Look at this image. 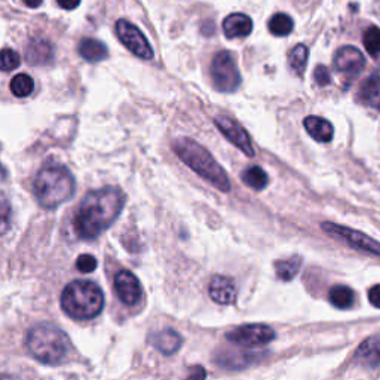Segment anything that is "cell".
Instances as JSON below:
<instances>
[{
	"label": "cell",
	"instance_id": "cell-35",
	"mask_svg": "<svg viewBox=\"0 0 380 380\" xmlns=\"http://www.w3.org/2000/svg\"><path fill=\"white\" fill-rule=\"evenodd\" d=\"M22 2L27 6H30V8H37V6L42 5L43 0H22Z\"/></svg>",
	"mask_w": 380,
	"mask_h": 380
},
{
	"label": "cell",
	"instance_id": "cell-24",
	"mask_svg": "<svg viewBox=\"0 0 380 380\" xmlns=\"http://www.w3.org/2000/svg\"><path fill=\"white\" fill-rule=\"evenodd\" d=\"M33 90H34V82L29 74L20 73L11 81V91L15 97H20V98L29 97L33 93Z\"/></svg>",
	"mask_w": 380,
	"mask_h": 380
},
{
	"label": "cell",
	"instance_id": "cell-7",
	"mask_svg": "<svg viewBox=\"0 0 380 380\" xmlns=\"http://www.w3.org/2000/svg\"><path fill=\"white\" fill-rule=\"evenodd\" d=\"M321 227L325 233L334 236L336 239L344 240V243H346L349 247L361 250L364 252H369V255H373L376 257H380V243H377V240H374L370 236H367L365 233L353 231L346 226L330 223V222H324Z\"/></svg>",
	"mask_w": 380,
	"mask_h": 380
},
{
	"label": "cell",
	"instance_id": "cell-33",
	"mask_svg": "<svg viewBox=\"0 0 380 380\" xmlns=\"http://www.w3.org/2000/svg\"><path fill=\"white\" fill-rule=\"evenodd\" d=\"M58 5L62 8V9H67V11H72V9H76L79 6L81 0H57Z\"/></svg>",
	"mask_w": 380,
	"mask_h": 380
},
{
	"label": "cell",
	"instance_id": "cell-29",
	"mask_svg": "<svg viewBox=\"0 0 380 380\" xmlns=\"http://www.w3.org/2000/svg\"><path fill=\"white\" fill-rule=\"evenodd\" d=\"M11 204L8 198L0 192V236L5 235L9 231L11 226Z\"/></svg>",
	"mask_w": 380,
	"mask_h": 380
},
{
	"label": "cell",
	"instance_id": "cell-21",
	"mask_svg": "<svg viewBox=\"0 0 380 380\" xmlns=\"http://www.w3.org/2000/svg\"><path fill=\"white\" fill-rule=\"evenodd\" d=\"M301 268V257L293 256L285 260H278L275 263V271L280 280L283 281H291L299 273Z\"/></svg>",
	"mask_w": 380,
	"mask_h": 380
},
{
	"label": "cell",
	"instance_id": "cell-5",
	"mask_svg": "<svg viewBox=\"0 0 380 380\" xmlns=\"http://www.w3.org/2000/svg\"><path fill=\"white\" fill-rule=\"evenodd\" d=\"M69 337L58 327L39 324L33 327L27 336V349L43 364L57 365L65 361L69 351Z\"/></svg>",
	"mask_w": 380,
	"mask_h": 380
},
{
	"label": "cell",
	"instance_id": "cell-13",
	"mask_svg": "<svg viewBox=\"0 0 380 380\" xmlns=\"http://www.w3.org/2000/svg\"><path fill=\"white\" fill-rule=\"evenodd\" d=\"M210 296L215 303H220V305H231L235 301L238 290L236 284L232 278L217 275L214 276L210 283Z\"/></svg>",
	"mask_w": 380,
	"mask_h": 380
},
{
	"label": "cell",
	"instance_id": "cell-14",
	"mask_svg": "<svg viewBox=\"0 0 380 380\" xmlns=\"http://www.w3.org/2000/svg\"><path fill=\"white\" fill-rule=\"evenodd\" d=\"M25 60L32 66H43L53 61L54 48L46 39L42 37H34L27 46H25Z\"/></svg>",
	"mask_w": 380,
	"mask_h": 380
},
{
	"label": "cell",
	"instance_id": "cell-4",
	"mask_svg": "<svg viewBox=\"0 0 380 380\" xmlns=\"http://www.w3.org/2000/svg\"><path fill=\"white\" fill-rule=\"evenodd\" d=\"M61 306L73 320H93L103 311V291L91 281H73L62 291Z\"/></svg>",
	"mask_w": 380,
	"mask_h": 380
},
{
	"label": "cell",
	"instance_id": "cell-8",
	"mask_svg": "<svg viewBox=\"0 0 380 380\" xmlns=\"http://www.w3.org/2000/svg\"><path fill=\"white\" fill-rule=\"evenodd\" d=\"M276 337L275 332L269 325L263 324H250L238 327L235 330L226 334V339L231 341L232 345L240 348H259L271 344Z\"/></svg>",
	"mask_w": 380,
	"mask_h": 380
},
{
	"label": "cell",
	"instance_id": "cell-27",
	"mask_svg": "<svg viewBox=\"0 0 380 380\" xmlns=\"http://www.w3.org/2000/svg\"><path fill=\"white\" fill-rule=\"evenodd\" d=\"M308 57H309L308 48L305 45H297L293 50H291L290 57H288V62H290L291 69H293L296 73L301 74L303 72H305Z\"/></svg>",
	"mask_w": 380,
	"mask_h": 380
},
{
	"label": "cell",
	"instance_id": "cell-17",
	"mask_svg": "<svg viewBox=\"0 0 380 380\" xmlns=\"http://www.w3.org/2000/svg\"><path fill=\"white\" fill-rule=\"evenodd\" d=\"M358 98L365 106L380 110V69L370 74L361 85Z\"/></svg>",
	"mask_w": 380,
	"mask_h": 380
},
{
	"label": "cell",
	"instance_id": "cell-11",
	"mask_svg": "<svg viewBox=\"0 0 380 380\" xmlns=\"http://www.w3.org/2000/svg\"><path fill=\"white\" fill-rule=\"evenodd\" d=\"M334 67L345 76H357L365 67V58L361 50L353 46L340 48L334 55Z\"/></svg>",
	"mask_w": 380,
	"mask_h": 380
},
{
	"label": "cell",
	"instance_id": "cell-18",
	"mask_svg": "<svg viewBox=\"0 0 380 380\" xmlns=\"http://www.w3.org/2000/svg\"><path fill=\"white\" fill-rule=\"evenodd\" d=\"M223 32L227 39L247 37L252 32V21L245 14H232L223 21Z\"/></svg>",
	"mask_w": 380,
	"mask_h": 380
},
{
	"label": "cell",
	"instance_id": "cell-36",
	"mask_svg": "<svg viewBox=\"0 0 380 380\" xmlns=\"http://www.w3.org/2000/svg\"><path fill=\"white\" fill-rule=\"evenodd\" d=\"M0 175H4V168H2V165H0Z\"/></svg>",
	"mask_w": 380,
	"mask_h": 380
},
{
	"label": "cell",
	"instance_id": "cell-16",
	"mask_svg": "<svg viewBox=\"0 0 380 380\" xmlns=\"http://www.w3.org/2000/svg\"><path fill=\"white\" fill-rule=\"evenodd\" d=\"M150 344L154 345L159 352L165 353V355H171V353L177 352L182 346V336L177 333L172 328H165V330L156 332L155 334L150 336Z\"/></svg>",
	"mask_w": 380,
	"mask_h": 380
},
{
	"label": "cell",
	"instance_id": "cell-10",
	"mask_svg": "<svg viewBox=\"0 0 380 380\" xmlns=\"http://www.w3.org/2000/svg\"><path fill=\"white\" fill-rule=\"evenodd\" d=\"M215 125L222 131V134L229 140L233 146H236L244 155L248 158L255 156V149H252L251 138L248 133L244 130V126L238 123L235 119H231L227 116H219L215 118Z\"/></svg>",
	"mask_w": 380,
	"mask_h": 380
},
{
	"label": "cell",
	"instance_id": "cell-3",
	"mask_svg": "<svg viewBox=\"0 0 380 380\" xmlns=\"http://www.w3.org/2000/svg\"><path fill=\"white\" fill-rule=\"evenodd\" d=\"M34 195L43 208L53 210L65 204L74 194V179L62 165H46L34 179Z\"/></svg>",
	"mask_w": 380,
	"mask_h": 380
},
{
	"label": "cell",
	"instance_id": "cell-2",
	"mask_svg": "<svg viewBox=\"0 0 380 380\" xmlns=\"http://www.w3.org/2000/svg\"><path fill=\"white\" fill-rule=\"evenodd\" d=\"M172 149L175 155L179 156L190 170H194L202 179L210 182L215 189L222 190V192H229L231 182L227 179V174L204 146H201L199 143L192 140V138L180 137L174 140Z\"/></svg>",
	"mask_w": 380,
	"mask_h": 380
},
{
	"label": "cell",
	"instance_id": "cell-6",
	"mask_svg": "<svg viewBox=\"0 0 380 380\" xmlns=\"http://www.w3.org/2000/svg\"><path fill=\"white\" fill-rule=\"evenodd\" d=\"M211 78L214 86L222 93H233L240 85V74L235 58L227 50L215 54L211 62Z\"/></svg>",
	"mask_w": 380,
	"mask_h": 380
},
{
	"label": "cell",
	"instance_id": "cell-32",
	"mask_svg": "<svg viewBox=\"0 0 380 380\" xmlns=\"http://www.w3.org/2000/svg\"><path fill=\"white\" fill-rule=\"evenodd\" d=\"M369 300L374 308L380 309V285H374L369 291Z\"/></svg>",
	"mask_w": 380,
	"mask_h": 380
},
{
	"label": "cell",
	"instance_id": "cell-31",
	"mask_svg": "<svg viewBox=\"0 0 380 380\" xmlns=\"http://www.w3.org/2000/svg\"><path fill=\"white\" fill-rule=\"evenodd\" d=\"M313 76H315L316 83H318L320 86H325V85L330 83V81H332L330 72H328V69L325 66H318V67H316Z\"/></svg>",
	"mask_w": 380,
	"mask_h": 380
},
{
	"label": "cell",
	"instance_id": "cell-9",
	"mask_svg": "<svg viewBox=\"0 0 380 380\" xmlns=\"http://www.w3.org/2000/svg\"><path fill=\"white\" fill-rule=\"evenodd\" d=\"M116 34L119 41L128 48L135 57L142 60L154 58V49L149 45L144 34L130 21L119 20L116 22Z\"/></svg>",
	"mask_w": 380,
	"mask_h": 380
},
{
	"label": "cell",
	"instance_id": "cell-1",
	"mask_svg": "<svg viewBox=\"0 0 380 380\" xmlns=\"http://www.w3.org/2000/svg\"><path fill=\"white\" fill-rule=\"evenodd\" d=\"M125 205V195L118 187H103L88 194L76 211L74 232L82 239H95L115 222Z\"/></svg>",
	"mask_w": 380,
	"mask_h": 380
},
{
	"label": "cell",
	"instance_id": "cell-30",
	"mask_svg": "<svg viewBox=\"0 0 380 380\" xmlns=\"http://www.w3.org/2000/svg\"><path fill=\"white\" fill-rule=\"evenodd\" d=\"M76 268L82 273H91L97 269V259L91 255H82L76 260Z\"/></svg>",
	"mask_w": 380,
	"mask_h": 380
},
{
	"label": "cell",
	"instance_id": "cell-25",
	"mask_svg": "<svg viewBox=\"0 0 380 380\" xmlns=\"http://www.w3.org/2000/svg\"><path fill=\"white\" fill-rule=\"evenodd\" d=\"M362 42L370 57L374 60H380V29L374 27V25L367 29L362 36Z\"/></svg>",
	"mask_w": 380,
	"mask_h": 380
},
{
	"label": "cell",
	"instance_id": "cell-22",
	"mask_svg": "<svg viewBox=\"0 0 380 380\" xmlns=\"http://www.w3.org/2000/svg\"><path fill=\"white\" fill-rule=\"evenodd\" d=\"M328 297H330L332 305L336 306L337 309H348L353 305V300H355L353 291L346 285L333 287L330 290V293H328Z\"/></svg>",
	"mask_w": 380,
	"mask_h": 380
},
{
	"label": "cell",
	"instance_id": "cell-26",
	"mask_svg": "<svg viewBox=\"0 0 380 380\" xmlns=\"http://www.w3.org/2000/svg\"><path fill=\"white\" fill-rule=\"evenodd\" d=\"M294 22L287 14H275L269 21V32L273 36H287L293 32Z\"/></svg>",
	"mask_w": 380,
	"mask_h": 380
},
{
	"label": "cell",
	"instance_id": "cell-28",
	"mask_svg": "<svg viewBox=\"0 0 380 380\" xmlns=\"http://www.w3.org/2000/svg\"><path fill=\"white\" fill-rule=\"evenodd\" d=\"M20 62H21V58L17 50L11 48H5L0 50V70L2 72L15 70L20 66Z\"/></svg>",
	"mask_w": 380,
	"mask_h": 380
},
{
	"label": "cell",
	"instance_id": "cell-20",
	"mask_svg": "<svg viewBox=\"0 0 380 380\" xmlns=\"http://www.w3.org/2000/svg\"><path fill=\"white\" fill-rule=\"evenodd\" d=\"M79 54L90 62H98L107 58V46L97 39H82L79 43Z\"/></svg>",
	"mask_w": 380,
	"mask_h": 380
},
{
	"label": "cell",
	"instance_id": "cell-19",
	"mask_svg": "<svg viewBox=\"0 0 380 380\" xmlns=\"http://www.w3.org/2000/svg\"><path fill=\"white\" fill-rule=\"evenodd\" d=\"M308 134L313 140L320 143H330L333 138V126L332 123L320 118V116H308L303 122Z\"/></svg>",
	"mask_w": 380,
	"mask_h": 380
},
{
	"label": "cell",
	"instance_id": "cell-15",
	"mask_svg": "<svg viewBox=\"0 0 380 380\" xmlns=\"http://www.w3.org/2000/svg\"><path fill=\"white\" fill-rule=\"evenodd\" d=\"M355 361L362 367L374 369L380 364V334L365 339L355 352Z\"/></svg>",
	"mask_w": 380,
	"mask_h": 380
},
{
	"label": "cell",
	"instance_id": "cell-12",
	"mask_svg": "<svg viewBox=\"0 0 380 380\" xmlns=\"http://www.w3.org/2000/svg\"><path fill=\"white\" fill-rule=\"evenodd\" d=\"M115 291L125 305L134 306L142 297V285L137 276L130 271H121L115 276Z\"/></svg>",
	"mask_w": 380,
	"mask_h": 380
},
{
	"label": "cell",
	"instance_id": "cell-23",
	"mask_svg": "<svg viewBox=\"0 0 380 380\" xmlns=\"http://www.w3.org/2000/svg\"><path fill=\"white\" fill-rule=\"evenodd\" d=\"M243 182L255 190H263L266 186L269 184V177L266 174V171L257 165L248 167L243 172Z\"/></svg>",
	"mask_w": 380,
	"mask_h": 380
},
{
	"label": "cell",
	"instance_id": "cell-34",
	"mask_svg": "<svg viewBox=\"0 0 380 380\" xmlns=\"http://www.w3.org/2000/svg\"><path fill=\"white\" fill-rule=\"evenodd\" d=\"M205 376H207V373L204 369H202V367H194V372L189 374V377H201V379L205 377Z\"/></svg>",
	"mask_w": 380,
	"mask_h": 380
}]
</instances>
